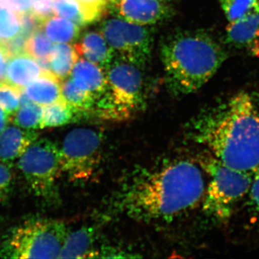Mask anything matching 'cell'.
<instances>
[{
  "instance_id": "obj_1",
  "label": "cell",
  "mask_w": 259,
  "mask_h": 259,
  "mask_svg": "<svg viewBox=\"0 0 259 259\" xmlns=\"http://www.w3.org/2000/svg\"><path fill=\"white\" fill-rule=\"evenodd\" d=\"M204 192L199 166L190 160H174L135 177L120 191L116 202L131 219L170 223L197 207Z\"/></svg>"
},
{
  "instance_id": "obj_2",
  "label": "cell",
  "mask_w": 259,
  "mask_h": 259,
  "mask_svg": "<svg viewBox=\"0 0 259 259\" xmlns=\"http://www.w3.org/2000/svg\"><path fill=\"white\" fill-rule=\"evenodd\" d=\"M192 139L226 166L251 172L259 167V111L249 94L240 93L190 127Z\"/></svg>"
},
{
  "instance_id": "obj_3",
  "label": "cell",
  "mask_w": 259,
  "mask_h": 259,
  "mask_svg": "<svg viewBox=\"0 0 259 259\" xmlns=\"http://www.w3.org/2000/svg\"><path fill=\"white\" fill-rule=\"evenodd\" d=\"M161 60L167 86L174 95L195 93L226 61L223 48L202 31H182L162 44Z\"/></svg>"
},
{
  "instance_id": "obj_4",
  "label": "cell",
  "mask_w": 259,
  "mask_h": 259,
  "mask_svg": "<svg viewBox=\"0 0 259 259\" xmlns=\"http://www.w3.org/2000/svg\"><path fill=\"white\" fill-rule=\"evenodd\" d=\"M199 163L210 179L204 194V212L216 219H227L249 192L251 175L226 166L209 152L199 158Z\"/></svg>"
},
{
  "instance_id": "obj_5",
  "label": "cell",
  "mask_w": 259,
  "mask_h": 259,
  "mask_svg": "<svg viewBox=\"0 0 259 259\" xmlns=\"http://www.w3.org/2000/svg\"><path fill=\"white\" fill-rule=\"evenodd\" d=\"M63 221L40 219L18 227L0 249L8 258H59L68 233Z\"/></svg>"
},
{
  "instance_id": "obj_6",
  "label": "cell",
  "mask_w": 259,
  "mask_h": 259,
  "mask_svg": "<svg viewBox=\"0 0 259 259\" xmlns=\"http://www.w3.org/2000/svg\"><path fill=\"white\" fill-rule=\"evenodd\" d=\"M18 168L36 197L47 202L56 201V182L62 173L59 145L46 138L37 139L19 158Z\"/></svg>"
},
{
  "instance_id": "obj_7",
  "label": "cell",
  "mask_w": 259,
  "mask_h": 259,
  "mask_svg": "<svg viewBox=\"0 0 259 259\" xmlns=\"http://www.w3.org/2000/svg\"><path fill=\"white\" fill-rule=\"evenodd\" d=\"M108 93L100 102V115L112 120L126 119L144 105L143 79L139 67L118 59L107 69Z\"/></svg>"
},
{
  "instance_id": "obj_8",
  "label": "cell",
  "mask_w": 259,
  "mask_h": 259,
  "mask_svg": "<svg viewBox=\"0 0 259 259\" xmlns=\"http://www.w3.org/2000/svg\"><path fill=\"white\" fill-rule=\"evenodd\" d=\"M102 143V135L95 130L71 131L61 147L62 173L73 182L92 180L101 163Z\"/></svg>"
},
{
  "instance_id": "obj_9",
  "label": "cell",
  "mask_w": 259,
  "mask_h": 259,
  "mask_svg": "<svg viewBox=\"0 0 259 259\" xmlns=\"http://www.w3.org/2000/svg\"><path fill=\"white\" fill-rule=\"evenodd\" d=\"M102 35L122 60L144 67L151 56L152 39L147 29L124 19H110L102 26Z\"/></svg>"
},
{
  "instance_id": "obj_10",
  "label": "cell",
  "mask_w": 259,
  "mask_h": 259,
  "mask_svg": "<svg viewBox=\"0 0 259 259\" xmlns=\"http://www.w3.org/2000/svg\"><path fill=\"white\" fill-rule=\"evenodd\" d=\"M227 41L236 49L259 57V6L231 22L226 28Z\"/></svg>"
},
{
  "instance_id": "obj_11",
  "label": "cell",
  "mask_w": 259,
  "mask_h": 259,
  "mask_svg": "<svg viewBox=\"0 0 259 259\" xmlns=\"http://www.w3.org/2000/svg\"><path fill=\"white\" fill-rule=\"evenodd\" d=\"M117 6L124 20L140 25L158 23L168 14L161 0H122Z\"/></svg>"
},
{
  "instance_id": "obj_12",
  "label": "cell",
  "mask_w": 259,
  "mask_h": 259,
  "mask_svg": "<svg viewBox=\"0 0 259 259\" xmlns=\"http://www.w3.org/2000/svg\"><path fill=\"white\" fill-rule=\"evenodd\" d=\"M71 74L74 82L91 94L97 102L98 100L101 102L108 93V83L104 70L90 61L79 58Z\"/></svg>"
},
{
  "instance_id": "obj_13",
  "label": "cell",
  "mask_w": 259,
  "mask_h": 259,
  "mask_svg": "<svg viewBox=\"0 0 259 259\" xmlns=\"http://www.w3.org/2000/svg\"><path fill=\"white\" fill-rule=\"evenodd\" d=\"M97 238L98 233L93 227H82L69 232L59 258H98L100 250L96 248Z\"/></svg>"
},
{
  "instance_id": "obj_14",
  "label": "cell",
  "mask_w": 259,
  "mask_h": 259,
  "mask_svg": "<svg viewBox=\"0 0 259 259\" xmlns=\"http://www.w3.org/2000/svg\"><path fill=\"white\" fill-rule=\"evenodd\" d=\"M37 138L35 130L6 127L0 134V162L9 164L19 159Z\"/></svg>"
},
{
  "instance_id": "obj_15",
  "label": "cell",
  "mask_w": 259,
  "mask_h": 259,
  "mask_svg": "<svg viewBox=\"0 0 259 259\" xmlns=\"http://www.w3.org/2000/svg\"><path fill=\"white\" fill-rule=\"evenodd\" d=\"M42 69L36 60L27 53L9 58L7 64V82L23 90L41 74Z\"/></svg>"
},
{
  "instance_id": "obj_16",
  "label": "cell",
  "mask_w": 259,
  "mask_h": 259,
  "mask_svg": "<svg viewBox=\"0 0 259 259\" xmlns=\"http://www.w3.org/2000/svg\"><path fill=\"white\" fill-rule=\"evenodd\" d=\"M75 49L80 56L100 66L103 70L108 69L113 61L114 53L102 33L90 32L85 34L81 42L75 44Z\"/></svg>"
},
{
  "instance_id": "obj_17",
  "label": "cell",
  "mask_w": 259,
  "mask_h": 259,
  "mask_svg": "<svg viewBox=\"0 0 259 259\" xmlns=\"http://www.w3.org/2000/svg\"><path fill=\"white\" fill-rule=\"evenodd\" d=\"M61 80L51 71L42 70L41 74L23 91L32 102L44 107L62 100Z\"/></svg>"
},
{
  "instance_id": "obj_18",
  "label": "cell",
  "mask_w": 259,
  "mask_h": 259,
  "mask_svg": "<svg viewBox=\"0 0 259 259\" xmlns=\"http://www.w3.org/2000/svg\"><path fill=\"white\" fill-rule=\"evenodd\" d=\"M40 30L51 40L59 44H69L78 38L80 27L66 18L49 17L42 20Z\"/></svg>"
},
{
  "instance_id": "obj_19",
  "label": "cell",
  "mask_w": 259,
  "mask_h": 259,
  "mask_svg": "<svg viewBox=\"0 0 259 259\" xmlns=\"http://www.w3.org/2000/svg\"><path fill=\"white\" fill-rule=\"evenodd\" d=\"M79 58L74 46L58 42L54 45L49 58L51 72L60 80L66 79Z\"/></svg>"
},
{
  "instance_id": "obj_20",
  "label": "cell",
  "mask_w": 259,
  "mask_h": 259,
  "mask_svg": "<svg viewBox=\"0 0 259 259\" xmlns=\"http://www.w3.org/2000/svg\"><path fill=\"white\" fill-rule=\"evenodd\" d=\"M84 114L69 106L64 100L42 107V128L60 127L79 120Z\"/></svg>"
},
{
  "instance_id": "obj_21",
  "label": "cell",
  "mask_w": 259,
  "mask_h": 259,
  "mask_svg": "<svg viewBox=\"0 0 259 259\" xmlns=\"http://www.w3.org/2000/svg\"><path fill=\"white\" fill-rule=\"evenodd\" d=\"M61 81V95L66 103L84 115L93 110L97 102L91 94L79 88L71 78Z\"/></svg>"
},
{
  "instance_id": "obj_22",
  "label": "cell",
  "mask_w": 259,
  "mask_h": 259,
  "mask_svg": "<svg viewBox=\"0 0 259 259\" xmlns=\"http://www.w3.org/2000/svg\"><path fill=\"white\" fill-rule=\"evenodd\" d=\"M21 30V14L9 0H0V42L8 41Z\"/></svg>"
},
{
  "instance_id": "obj_23",
  "label": "cell",
  "mask_w": 259,
  "mask_h": 259,
  "mask_svg": "<svg viewBox=\"0 0 259 259\" xmlns=\"http://www.w3.org/2000/svg\"><path fill=\"white\" fill-rule=\"evenodd\" d=\"M14 123L23 129L42 128V107L31 102L19 107L14 114Z\"/></svg>"
},
{
  "instance_id": "obj_24",
  "label": "cell",
  "mask_w": 259,
  "mask_h": 259,
  "mask_svg": "<svg viewBox=\"0 0 259 259\" xmlns=\"http://www.w3.org/2000/svg\"><path fill=\"white\" fill-rule=\"evenodd\" d=\"M53 47L54 45L49 37L39 30L28 37L25 44V53L36 61L49 60Z\"/></svg>"
},
{
  "instance_id": "obj_25",
  "label": "cell",
  "mask_w": 259,
  "mask_h": 259,
  "mask_svg": "<svg viewBox=\"0 0 259 259\" xmlns=\"http://www.w3.org/2000/svg\"><path fill=\"white\" fill-rule=\"evenodd\" d=\"M54 13L71 20L79 27L88 24L81 5L76 0H54Z\"/></svg>"
},
{
  "instance_id": "obj_26",
  "label": "cell",
  "mask_w": 259,
  "mask_h": 259,
  "mask_svg": "<svg viewBox=\"0 0 259 259\" xmlns=\"http://www.w3.org/2000/svg\"><path fill=\"white\" fill-rule=\"evenodd\" d=\"M221 8L229 23L253 11L259 6V0H221Z\"/></svg>"
},
{
  "instance_id": "obj_27",
  "label": "cell",
  "mask_w": 259,
  "mask_h": 259,
  "mask_svg": "<svg viewBox=\"0 0 259 259\" xmlns=\"http://www.w3.org/2000/svg\"><path fill=\"white\" fill-rule=\"evenodd\" d=\"M23 90L8 82H0V107L8 115H14L20 107Z\"/></svg>"
},
{
  "instance_id": "obj_28",
  "label": "cell",
  "mask_w": 259,
  "mask_h": 259,
  "mask_svg": "<svg viewBox=\"0 0 259 259\" xmlns=\"http://www.w3.org/2000/svg\"><path fill=\"white\" fill-rule=\"evenodd\" d=\"M82 8L88 23L98 20L103 15L107 3L104 0H76Z\"/></svg>"
},
{
  "instance_id": "obj_29",
  "label": "cell",
  "mask_w": 259,
  "mask_h": 259,
  "mask_svg": "<svg viewBox=\"0 0 259 259\" xmlns=\"http://www.w3.org/2000/svg\"><path fill=\"white\" fill-rule=\"evenodd\" d=\"M13 174L8 164L0 162V204L5 202L11 193Z\"/></svg>"
},
{
  "instance_id": "obj_30",
  "label": "cell",
  "mask_w": 259,
  "mask_h": 259,
  "mask_svg": "<svg viewBox=\"0 0 259 259\" xmlns=\"http://www.w3.org/2000/svg\"><path fill=\"white\" fill-rule=\"evenodd\" d=\"M54 0H31L29 11L42 21L54 14Z\"/></svg>"
},
{
  "instance_id": "obj_31",
  "label": "cell",
  "mask_w": 259,
  "mask_h": 259,
  "mask_svg": "<svg viewBox=\"0 0 259 259\" xmlns=\"http://www.w3.org/2000/svg\"><path fill=\"white\" fill-rule=\"evenodd\" d=\"M27 38L23 34L19 32L18 35L8 41L1 42L5 50L8 52L10 57L18 55V54L25 53V44H26Z\"/></svg>"
},
{
  "instance_id": "obj_32",
  "label": "cell",
  "mask_w": 259,
  "mask_h": 259,
  "mask_svg": "<svg viewBox=\"0 0 259 259\" xmlns=\"http://www.w3.org/2000/svg\"><path fill=\"white\" fill-rule=\"evenodd\" d=\"M249 192L253 205L259 213V171L252 180Z\"/></svg>"
},
{
  "instance_id": "obj_33",
  "label": "cell",
  "mask_w": 259,
  "mask_h": 259,
  "mask_svg": "<svg viewBox=\"0 0 259 259\" xmlns=\"http://www.w3.org/2000/svg\"><path fill=\"white\" fill-rule=\"evenodd\" d=\"M9 58L10 56L5 50V47L0 42V82L4 81L3 80L5 79V68L8 64Z\"/></svg>"
},
{
  "instance_id": "obj_34",
  "label": "cell",
  "mask_w": 259,
  "mask_h": 259,
  "mask_svg": "<svg viewBox=\"0 0 259 259\" xmlns=\"http://www.w3.org/2000/svg\"><path fill=\"white\" fill-rule=\"evenodd\" d=\"M9 2L12 6L20 14L30 10L31 0H9Z\"/></svg>"
},
{
  "instance_id": "obj_35",
  "label": "cell",
  "mask_w": 259,
  "mask_h": 259,
  "mask_svg": "<svg viewBox=\"0 0 259 259\" xmlns=\"http://www.w3.org/2000/svg\"><path fill=\"white\" fill-rule=\"evenodd\" d=\"M8 117L9 115L4 111L0 112V134L6 128L7 124L8 122Z\"/></svg>"
},
{
  "instance_id": "obj_36",
  "label": "cell",
  "mask_w": 259,
  "mask_h": 259,
  "mask_svg": "<svg viewBox=\"0 0 259 259\" xmlns=\"http://www.w3.org/2000/svg\"><path fill=\"white\" fill-rule=\"evenodd\" d=\"M121 1H122V0H110V2H111V3H114V4L115 5L118 4V3H120V2Z\"/></svg>"
},
{
  "instance_id": "obj_37",
  "label": "cell",
  "mask_w": 259,
  "mask_h": 259,
  "mask_svg": "<svg viewBox=\"0 0 259 259\" xmlns=\"http://www.w3.org/2000/svg\"><path fill=\"white\" fill-rule=\"evenodd\" d=\"M104 1L106 2V3H107V4H108V3H110V0H104Z\"/></svg>"
},
{
  "instance_id": "obj_38",
  "label": "cell",
  "mask_w": 259,
  "mask_h": 259,
  "mask_svg": "<svg viewBox=\"0 0 259 259\" xmlns=\"http://www.w3.org/2000/svg\"><path fill=\"white\" fill-rule=\"evenodd\" d=\"M2 111H3V110H2L1 107H0V112H2Z\"/></svg>"
}]
</instances>
